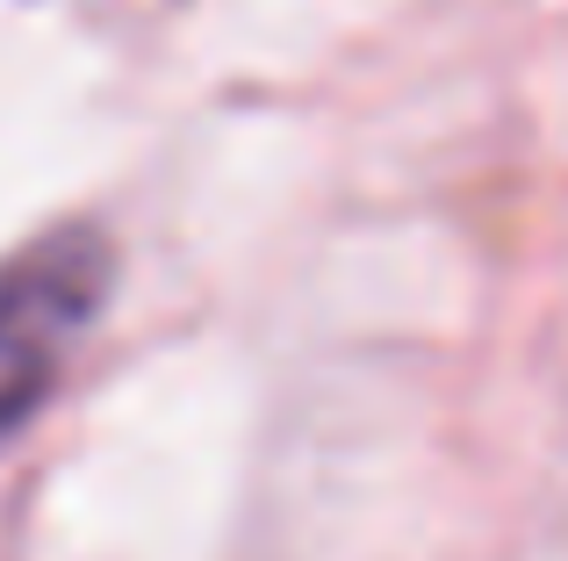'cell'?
<instances>
[{
    "mask_svg": "<svg viewBox=\"0 0 568 561\" xmlns=\"http://www.w3.org/2000/svg\"><path fill=\"white\" fill-rule=\"evenodd\" d=\"M115 253L94 224H58L0 259V439H14L58 389L80 332L101 317Z\"/></svg>",
    "mask_w": 568,
    "mask_h": 561,
    "instance_id": "cell-1",
    "label": "cell"
}]
</instances>
